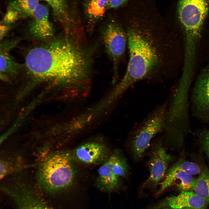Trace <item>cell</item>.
<instances>
[{"instance_id":"obj_23","label":"cell","mask_w":209,"mask_h":209,"mask_svg":"<svg viewBox=\"0 0 209 209\" xmlns=\"http://www.w3.org/2000/svg\"><path fill=\"white\" fill-rule=\"evenodd\" d=\"M9 28L7 25L2 24L0 25V37L1 40L4 37L8 31V30Z\"/></svg>"},{"instance_id":"obj_22","label":"cell","mask_w":209,"mask_h":209,"mask_svg":"<svg viewBox=\"0 0 209 209\" xmlns=\"http://www.w3.org/2000/svg\"><path fill=\"white\" fill-rule=\"evenodd\" d=\"M129 0H109L106 9H112L118 8L126 3Z\"/></svg>"},{"instance_id":"obj_13","label":"cell","mask_w":209,"mask_h":209,"mask_svg":"<svg viewBox=\"0 0 209 209\" xmlns=\"http://www.w3.org/2000/svg\"><path fill=\"white\" fill-rule=\"evenodd\" d=\"M169 203L170 206L174 209L185 208L205 209L208 203L193 191L181 192L178 195L171 198Z\"/></svg>"},{"instance_id":"obj_9","label":"cell","mask_w":209,"mask_h":209,"mask_svg":"<svg viewBox=\"0 0 209 209\" xmlns=\"http://www.w3.org/2000/svg\"><path fill=\"white\" fill-rule=\"evenodd\" d=\"M209 6V0H179L177 14L183 27H203Z\"/></svg>"},{"instance_id":"obj_10","label":"cell","mask_w":209,"mask_h":209,"mask_svg":"<svg viewBox=\"0 0 209 209\" xmlns=\"http://www.w3.org/2000/svg\"><path fill=\"white\" fill-rule=\"evenodd\" d=\"M171 157L161 144L155 145L152 150L148 165L149 171L146 183L156 185L165 176Z\"/></svg>"},{"instance_id":"obj_18","label":"cell","mask_w":209,"mask_h":209,"mask_svg":"<svg viewBox=\"0 0 209 209\" xmlns=\"http://www.w3.org/2000/svg\"><path fill=\"white\" fill-rule=\"evenodd\" d=\"M193 191L209 202V170H203L197 179Z\"/></svg>"},{"instance_id":"obj_20","label":"cell","mask_w":209,"mask_h":209,"mask_svg":"<svg viewBox=\"0 0 209 209\" xmlns=\"http://www.w3.org/2000/svg\"><path fill=\"white\" fill-rule=\"evenodd\" d=\"M19 66L7 53L2 51L0 53V71L9 72L16 71Z\"/></svg>"},{"instance_id":"obj_17","label":"cell","mask_w":209,"mask_h":209,"mask_svg":"<svg viewBox=\"0 0 209 209\" xmlns=\"http://www.w3.org/2000/svg\"><path fill=\"white\" fill-rule=\"evenodd\" d=\"M39 0H12L8 10L14 12L19 17L33 16L39 5Z\"/></svg>"},{"instance_id":"obj_11","label":"cell","mask_w":209,"mask_h":209,"mask_svg":"<svg viewBox=\"0 0 209 209\" xmlns=\"http://www.w3.org/2000/svg\"><path fill=\"white\" fill-rule=\"evenodd\" d=\"M75 155L80 161L88 165L104 163L110 156L107 147L97 142H89L81 145L75 149Z\"/></svg>"},{"instance_id":"obj_4","label":"cell","mask_w":209,"mask_h":209,"mask_svg":"<svg viewBox=\"0 0 209 209\" xmlns=\"http://www.w3.org/2000/svg\"><path fill=\"white\" fill-rule=\"evenodd\" d=\"M168 102L159 105L144 119L135 132L131 144L134 158H140L153 137L164 129L168 108Z\"/></svg>"},{"instance_id":"obj_16","label":"cell","mask_w":209,"mask_h":209,"mask_svg":"<svg viewBox=\"0 0 209 209\" xmlns=\"http://www.w3.org/2000/svg\"><path fill=\"white\" fill-rule=\"evenodd\" d=\"M106 161L117 176L119 178L127 176L129 172L128 165L120 150L116 149Z\"/></svg>"},{"instance_id":"obj_15","label":"cell","mask_w":209,"mask_h":209,"mask_svg":"<svg viewBox=\"0 0 209 209\" xmlns=\"http://www.w3.org/2000/svg\"><path fill=\"white\" fill-rule=\"evenodd\" d=\"M119 178L113 173L109 165L105 161L98 169L96 185L100 190L111 192L118 187Z\"/></svg>"},{"instance_id":"obj_12","label":"cell","mask_w":209,"mask_h":209,"mask_svg":"<svg viewBox=\"0 0 209 209\" xmlns=\"http://www.w3.org/2000/svg\"><path fill=\"white\" fill-rule=\"evenodd\" d=\"M48 12L47 7L42 4H39L36 8L30 29L31 33L35 37L44 39L53 34V30L49 20Z\"/></svg>"},{"instance_id":"obj_24","label":"cell","mask_w":209,"mask_h":209,"mask_svg":"<svg viewBox=\"0 0 209 209\" xmlns=\"http://www.w3.org/2000/svg\"><path fill=\"white\" fill-rule=\"evenodd\" d=\"M192 209L190 208H181V209Z\"/></svg>"},{"instance_id":"obj_7","label":"cell","mask_w":209,"mask_h":209,"mask_svg":"<svg viewBox=\"0 0 209 209\" xmlns=\"http://www.w3.org/2000/svg\"><path fill=\"white\" fill-rule=\"evenodd\" d=\"M190 99L193 116L203 122L209 123V64L198 75Z\"/></svg>"},{"instance_id":"obj_5","label":"cell","mask_w":209,"mask_h":209,"mask_svg":"<svg viewBox=\"0 0 209 209\" xmlns=\"http://www.w3.org/2000/svg\"><path fill=\"white\" fill-rule=\"evenodd\" d=\"M29 179L25 174L15 175L7 180L3 189L14 200L19 209H52L31 188Z\"/></svg>"},{"instance_id":"obj_25","label":"cell","mask_w":209,"mask_h":209,"mask_svg":"<svg viewBox=\"0 0 209 209\" xmlns=\"http://www.w3.org/2000/svg\"><path fill=\"white\" fill-rule=\"evenodd\" d=\"M90 0L94 1V0Z\"/></svg>"},{"instance_id":"obj_1","label":"cell","mask_w":209,"mask_h":209,"mask_svg":"<svg viewBox=\"0 0 209 209\" xmlns=\"http://www.w3.org/2000/svg\"><path fill=\"white\" fill-rule=\"evenodd\" d=\"M90 60L79 41L69 37L49 46L32 49L25 63L28 71L37 77L73 80L86 75Z\"/></svg>"},{"instance_id":"obj_8","label":"cell","mask_w":209,"mask_h":209,"mask_svg":"<svg viewBox=\"0 0 209 209\" xmlns=\"http://www.w3.org/2000/svg\"><path fill=\"white\" fill-rule=\"evenodd\" d=\"M102 37L107 53L117 72L121 58L124 54L127 41L125 31L116 21H111L102 30Z\"/></svg>"},{"instance_id":"obj_6","label":"cell","mask_w":209,"mask_h":209,"mask_svg":"<svg viewBox=\"0 0 209 209\" xmlns=\"http://www.w3.org/2000/svg\"><path fill=\"white\" fill-rule=\"evenodd\" d=\"M197 169L196 163L180 159L166 172L159 191H162L170 187L176 180L180 181L177 187L181 192L193 191L197 178L192 175L196 174Z\"/></svg>"},{"instance_id":"obj_19","label":"cell","mask_w":209,"mask_h":209,"mask_svg":"<svg viewBox=\"0 0 209 209\" xmlns=\"http://www.w3.org/2000/svg\"><path fill=\"white\" fill-rule=\"evenodd\" d=\"M109 0H89L87 6V12L91 21H96L105 14Z\"/></svg>"},{"instance_id":"obj_14","label":"cell","mask_w":209,"mask_h":209,"mask_svg":"<svg viewBox=\"0 0 209 209\" xmlns=\"http://www.w3.org/2000/svg\"><path fill=\"white\" fill-rule=\"evenodd\" d=\"M51 7L56 18L67 32L75 30L76 23L71 15L66 0H43Z\"/></svg>"},{"instance_id":"obj_21","label":"cell","mask_w":209,"mask_h":209,"mask_svg":"<svg viewBox=\"0 0 209 209\" xmlns=\"http://www.w3.org/2000/svg\"><path fill=\"white\" fill-rule=\"evenodd\" d=\"M198 136L201 149L209 160V129L201 131Z\"/></svg>"},{"instance_id":"obj_3","label":"cell","mask_w":209,"mask_h":209,"mask_svg":"<svg viewBox=\"0 0 209 209\" xmlns=\"http://www.w3.org/2000/svg\"><path fill=\"white\" fill-rule=\"evenodd\" d=\"M75 176L72 154L67 150H60L50 153L42 161L36 179L40 189L54 194L70 186Z\"/></svg>"},{"instance_id":"obj_2","label":"cell","mask_w":209,"mask_h":209,"mask_svg":"<svg viewBox=\"0 0 209 209\" xmlns=\"http://www.w3.org/2000/svg\"><path fill=\"white\" fill-rule=\"evenodd\" d=\"M131 20L125 31L129 60L125 73L119 84L124 91L138 81L156 74L164 58L165 42L160 30L152 28L141 19Z\"/></svg>"}]
</instances>
